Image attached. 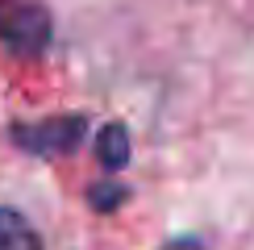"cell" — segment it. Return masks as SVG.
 Returning a JSON list of instances; mask_svg holds the SVG:
<instances>
[{
	"label": "cell",
	"instance_id": "obj_6",
	"mask_svg": "<svg viewBox=\"0 0 254 250\" xmlns=\"http://www.w3.org/2000/svg\"><path fill=\"white\" fill-rule=\"evenodd\" d=\"M167 250H200V242H196V238H188V242H171Z\"/></svg>",
	"mask_w": 254,
	"mask_h": 250
},
{
	"label": "cell",
	"instance_id": "obj_1",
	"mask_svg": "<svg viewBox=\"0 0 254 250\" xmlns=\"http://www.w3.org/2000/svg\"><path fill=\"white\" fill-rule=\"evenodd\" d=\"M88 138V113H63V117L21 121L8 129V142L34 159H67Z\"/></svg>",
	"mask_w": 254,
	"mask_h": 250
},
{
	"label": "cell",
	"instance_id": "obj_5",
	"mask_svg": "<svg viewBox=\"0 0 254 250\" xmlns=\"http://www.w3.org/2000/svg\"><path fill=\"white\" fill-rule=\"evenodd\" d=\"M125 200H129V188L117 184V180H100L88 188V204L96 208V213H113V208H121Z\"/></svg>",
	"mask_w": 254,
	"mask_h": 250
},
{
	"label": "cell",
	"instance_id": "obj_2",
	"mask_svg": "<svg viewBox=\"0 0 254 250\" xmlns=\"http://www.w3.org/2000/svg\"><path fill=\"white\" fill-rule=\"evenodd\" d=\"M55 38V17L42 0H0V46L8 55L38 59Z\"/></svg>",
	"mask_w": 254,
	"mask_h": 250
},
{
	"label": "cell",
	"instance_id": "obj_3",
	"mask_svg": "<svg viewBox=\"0 0 254 250\" xmlns=\"http://www.w3.org/2000/svg\"><path fill=\"white\" fill-rule=\"evenodd\" d=\"M0 250H42V234L25 213L0 204Z\"/></svg>",
	"mask_w": 254,
	"mask_h": 250
},
{
	"label": "cell",
	"instance_id": "obj_4",
	"mask_svg": "<svg viewBox=\"0 0 254 250\" xmlns=\"http://www.w3.org/2000/svg\"><path fill=\"white\" fill-rule=\"evenodd\" d=\"M96 159L104 171H121L129 163V129L121 121H109L104 129L96 133Z\"/></svg>",
	"mask_w": 254,
	"mask_h": 250
}]
</instances>
